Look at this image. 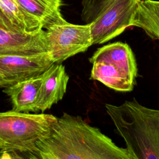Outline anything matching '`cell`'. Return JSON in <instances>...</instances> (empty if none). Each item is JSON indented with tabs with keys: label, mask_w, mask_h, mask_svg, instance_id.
Returning a JSON list of instances; mask_svg holds the SVG:
<instances>
[{
	"label": "cell",
	"mask_w": 159,
	"mask_h": 159,
	"mask_svg": "<svg viewBox=\"0 0 159 159\" xmlns=\"http://www.w3.org/2000/svg\"><path fill=\"white\" fill-rule=\"evenodd\" d=\"M48 52L54 63H61L67 58L84 52L93 45L91 24L64 23L45 29Z\"/></svg>",
	"instance_id": "obj_5"
},
{
	"label": "cell",
	"mask_w": 159,
	"mask_h": 159,
	"mask_svg": "<svg viewBox=\"0 0 159 159\" xmlns=\"http://www.w3.org/2000/svg\"><path fill=\"white\" fill-rule=\"evenodd\" d=\"M48 52L43 29L33 33H20L0 27V55H32Z\"/></svg>",
	"instance_id": "obj_8"
},
{
	"label": "cell",
	"mask_w": 159,
	"mask_h": 159,
	"mask_svg": "<svg viewBox=\"0 0 159 159\" xmlns=\"http://www.w3.org/2000/svg\"><path fill=\"white\" fill-rule=\"evenodd\" d=\"M105 107L130 159H159V109L145 107L135 98Z\"/></svg>",
	"instance_id": "obj_2"
},
{
	"label": "cell",
	"mask_w": 159,
	"mask_h": 159,
	"mask_svg": "<svg viewBox=\"0 0 159 159\" xmlns=\"http://www.w3.org/2000/svg\"><path fill=\"white\" fill-rule=\"evenodd\" d=\"M0 10L21 33H33L43 29L42 22L26 11L17 0H0Z\"/></svg>",
	"instance_id": "obj_12"
},
{
	"label": "cell",
	"mask_w": 159,
	"mask_h": 159,
	"mask_svg": "<svg viewBox=\"0 0 159 159\" xmlns=\"http://www.w3.org/2000/svg\"><path fill=\"white\" fill-rule=\"evenodd\" d=\"M57 120L52 114L0 112V158H35L38 143Z\"/></svg>",
	"instance_id": "obj_3"
},
{
	"label": "cell",
	"mask_w": 159,
	"mask_h": 159,
	"mask_svg": "<svg viewBox=\"0 0 159 159\" xmlns=\"http://www.w3.org/2000/svg\"><path fill=\"white\" fill-rule=\"evenodd\" d=\"M54 63L49 52L32 55H0V88L41 75Z\"/></svg>",
	"instance_id": "obj_7"
},
{
	"label": "cell",
	"mask_w": 159,
	"mask_h": 159,
	"mask_svg": "<svg viewBox=\"0 0 159 159\" xmlns=\"http://www.w3.org/2000/svg\"><path fill=\"white\" fill-rule=\"evenodd\" d=\"M35 158L130 159L127 148L116 145L80 116L64 113L37 145Z\"/></svg>",
	"instance_id": "obj_1"
},
{
	"label": "cell",
	"mask_w": 159,
	"mask_h": 159,
	"mask_svg": "<svg viewBox=\"0 0 159 159\" xmlns=\"http://www.w3.org/2000/svg\"><path fill=\"white\" fill-rule=\"evenodd\" d=\"M42 83L41 75L5 88L3 92L10 98L12 105V110L22 112H38L37 103Z\"/></svg>",
	"instance_id": "obj_10"
},
{
	"label": "cell",
	"mask_w": 159,
	"mask_h": 159,
	"mask_svg": "<svg viewBox=\"0 0 159 159\" xmlns=\"http://www.w3.org/2000/svg\"><path fill=\"white\" fill-rule=\"evenodd\" d=\"M93 64L90 79L117 91H131L135 84L137 66L134 54L126 43L104 45L89 58Z\"/></svg>",
	"instance_id": "obj_4"
},
{
	"label": "cell",
	"mask_w": 159,
	"mask_h": 159,
	"mask_svg": "<svg viewBox=\"0 0 159 159\" xmlns=\"http://www.w3.org/2000/svg\"><path fill=\"white\" fill-rule=\"evenodd\" d=\"M29 13L37 18L45 29L66 20L63 17L60 7L63 0H17Z\"/></svg>",
	"instance_id": "obj_11"
},
{
	"label": "cell",
	"mask_w": 159,
	"mask_h": 159,
	"mask_svg": "<svg viewBox=\"0 0 159 159\" xmlns=\"http://www.w3.org/2000/svg\"><path fill=\"white\" fill-rule=\"evenodd\" d=\"M141 0H113L91 23L94 44H102L122 34L132 26L133 20Z\"/></svg>",
	"instance_id": "obj_6"
},
{
	"label": "cell",
	"mask_w": 159,
	"mask_h": 159,
	"mask_svg": "<svg viewBox=\"0 0 159 159\" xmlns=\"http://www.w3.org/2000/svg\"><path fill=\"white\" fill-rule=\"evenodd\" d=\"M42 76L37 108L38 111L44 112L62 99L66 91L69 76L63 65L53 63Z\"/></svg>",
	"instance_id": "obj_9"
},
{
	"label": "cell",
	"mask_w": 159,
	"mask_h": 159,
	"mask_svg": "<svg viewBox=\"0 0 159 159\" xmlns=\"http://www.w3.org/2000/svg\"><path fill=\"white\" fill-rule=\"evenodd\" d=\"M0 27L5 30L19 32L11 23V22L6 18L3 13L0 10ZM21 33V32H20Z\"/></svg>",
	"instance_id": "obj_15"
},
{
	"label": "cell",
	"mask_w": 159,
	"mask_h": 159,
	"mask_svg": "<svg viewBox=\"0 0 159 159\" xmlns=\"http://www.w3.org/2000/svg\"><path fill=\"white\" fill-rule=\"evenodd\" d=\"M132 26L142 29L152 39L159 40V1L141 0Z\"/></svg>",
	"instance_id": "obj_13"
},
{
	"label": "cell",
	"mask_w": 159,
	"mask_h": 159,
	"mask_svg": "<svg viewBox=\"0 0 159 159\" xmlns=\"http://www.w3.org/2000/svg\"><path fill=\"white\" fill-rule=\"evenodd\" d=\"M113 0H83L81 17L86 24L93 22Z\"/></svg>",
	"instance_id": "obj_14"
}]
</instances>
